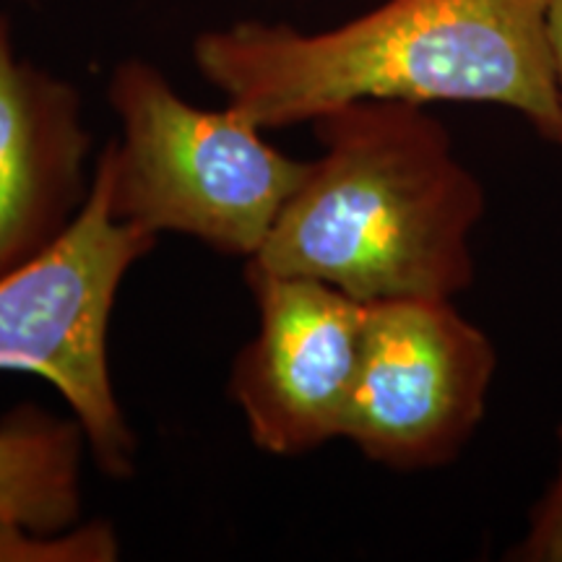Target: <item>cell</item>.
Returning a JSON list of instances; mask_svg holds the SVG:
<instances>
[{"mask_svg": "<svg viewBox=\"0 0 562 562\" xmlns=\"http://www.w3.org/2000/svg\"><path fill=\"white\" fill-rule=\"evenodd\" d=\"M199 74L258 125L311 123L360 100L495 104L558 136L547 0H385L326 32H203Z\"/></svg>", "mask_w": 562, "mask_h": 562, "instance_id": "6da1fadb", "label": "cell"}, {"mask_svg": "<svg viewBox=\"0 0 562 562\" xmlns=\"http://www.w3.org/2000/svg\"><path fill=\"white\" fill-rule=\"evenodd\" d=\"M311 123L321 154L245 266L323 281L364 305L467 292L484 191L446 125L398 100L349 102Z\"/></svg>", "mask_w": 562, "mask_h": 562, "instance_id": "7a4b0ae2", "label": "cell"}, {"mask_svg": "<svg viewBox=\"0 0 562 562\" xmlns=\"http://www.w3.org/2000/svg\"><path fill=\"white\" fill-rule=\"evenodd\" d=\"M121 138L97 159L121 222L178 232L224 256H258L307 170L243 110L186 102L157 68L125 60L108 89Z\"/></svg>", "mask_w": 562, "mask_h": 562, "instance_id": "3957f363", "label": "cell"}, {"mask_svg": "<svg viewBox=\"0 0 562 562\" xmlns=\"http://www.w3.org/2000/svg\"><path fill=\"white\" fill-rule=\"evenodd\" d=\"M159 237L112 214L94 167L91 191L68 229L0 277V370L45 378L66 398L89 453L112 480L136 469L138 440L110 375L108 331L117 292Z\"/></svg>", "mask_w": 562, "mask_h": 562, "instance_id": "277c9868", "label": "cell"}, {"mask_svg": "<svg viewBox=\"0 0 562 562\" xmlns=\"http://www.w3.org/2000/svg\"><path fill=\"white\" fill-rule=\"evenodd\" d=\"M497 349L453 300L368 305L344 440L393 472L459 459L482 425Z\"/></svg>", "mask_w": 562, "mask_h": 562, "instance_id": "5b68a950", "label": "cell"}, {"mask_svg": "<svg viewBox=\"0 0 562 562\" xmlns=\"http://www.w3.org/2000/svg\"><path fill=\"white\" fill-rule=\"evenodd\" d=\"M258 331L235 357L229 396L258 448L302 456L344 438L368 305L323 281L245 266Z\"/></svg>", "mask_w": 562, "mask_h": 562, "instance_id": "8992f818", "label": "cell"}, {"mask_svg": "<svg viewBox=\"0 0 562 562\" xmlns=\"http://www.w3.org/2000/svg\"><path fill=\"white\" fill-rule=\"evenodd\" d=\"M81 97L13 53L0 16V277L32 261L89 199Z\"/></svg>", "mask_w": 562, "mask_h": 562, "instance_id": "52a82bcc", "label": "cell"}, {"mask_svg": "<svg viewBox=\"0 0 562 562\" xmlns=\"http://www.w3.org/2000/svg\"><path fill=\"white\" fill-rule=\"evenodd\" d=\"M83 451L79 422L37 406H19L0 419V524L37 531L74 529L83 505Z\"/></svg>", "mask_w": 562, "mask_h": 562, "instance_id": "ba28073f", "label": "cell"}, {"mask_svg": "<svg viewBox=\"0 0 562 562\" xmlns=\"http://www.w3.org/2000/svg\"><path fill=\"white\" fill-rule=\"evenodd\" d=\"M121 542L108 524H87L66 531H37L0 524V562H112Z\"/></svg>", "mask_w": 562, "mask_h": 562, "instance_id": "9c48e42d", "label": "cell"}, {"mask_svg": "<svg viewBox=\"0 0 562 562\" xmlns=\"http://www.w3.org/2000/svg\"><path fill=\"white\" fill-rule=\"evenodd\" d=\"M554 438H558V469L544 495L529 513L524 539L510 547L505 560L562 562V422L554 427Z\"/></svg>", "mask_w": 562, "mask_h": 562, "instance_id": "30bf717a", "label": "cell"}, {"mask_svg": "<svg viewBox=\"0 0 562 562\" xmlns=\"http://www.w3.org/2000/svg\"><path fill=\"white\" fill-rule=\"evenodd\" d=\"M547 45H550L554 94H558V136L562 149V0H547Z\"/></svg>", "mask_w": 562, "mask_h": 562, "instance_id": "8fae6325", "label": "cell"}]
</instances>
